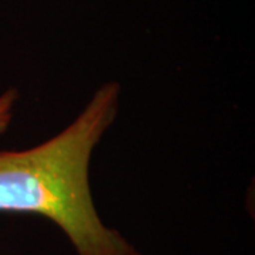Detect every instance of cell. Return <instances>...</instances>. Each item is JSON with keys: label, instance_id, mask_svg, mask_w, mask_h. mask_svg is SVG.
<instances>
[{"label": "cell", "instance_id": "cell-1", "mask_svg": "<svg viewBox=\"0 0 255 255\" xmlns=\"http://www.w3.org/2000/svg\"><path fill=\"white\" fill-rule=\"evenodd\" d=\"M119 84L94 92L82 112L58 135L21 152H0V211L51 220L77 255H142L95 210L90 160L119 107Z\"/></svg>", "mask_w": 255, "mask_h": 255}, {"label": "cell", "instance_id": "cell-2", "mask_svg": "<svg viewBox=\"0 0 255 255\" xmlns=\"http://www.w3.org/2000/svg\"><path fill=\"white\" fill-rule=\"evenodd\" d=\"M18 94L16 90L10 88L0 95V135L6 132L9 128L11 118H13V110L17 102Z\"/></svg>", "mask_w": 255, "mask_h": 255}]
</instances>
